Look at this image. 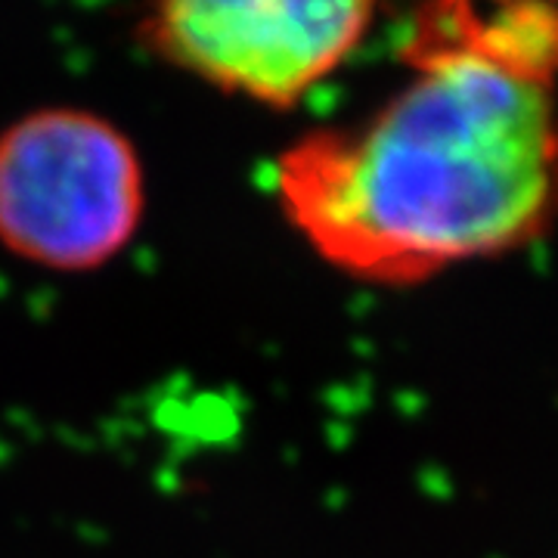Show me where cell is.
I'll use <instances>...</instances> for the list:
<instances>
[{"label":"cell","mask_w":558,"mask_h":558,"mask_svg":"<svg viewBox=\"0 0 558 558\" xmlns=\"http://www.w3.org/2000/svg\"><path fill=\"white\" fill-rule=\"evenodd\" d=\"M407 78L357 121L292 140L274 199L344 277L418 286L543 240L558 223V81L484 47L465 3L418 10Z\"/></svg>","instance_id":"obj_1"},{"label":"cell","mask_w":558,"mask_h":558,"mask_svg":"<svg viewBox=\"0 0 558 558\" xmlns=\"http://www.w3.org/2000/svg\"><path fill=\"white\" fill-rule=\"evenodd\" d=\"M146 218L137 143L87 106H38L0 128V248L47 274H94Z\"/></svg>","instance_id":"obj_2"},{"label":"cell","mask_w":558,"mask_h":558,"mask_svg":"<svg viewBox=\"0 0 558 558\" xmlns=\"http://www.w3.org/2000/svg\"><path fill=\"white\" fill-rule=\"evenodd\" d=\"M376 13L363 0H168L140 16L137 38L220 94L295 109L357 57Z\"/></svg>","instance_id":"obj_3"}]
</instances>
